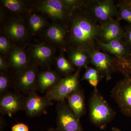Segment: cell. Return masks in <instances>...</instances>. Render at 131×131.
<instances>
[{"label":"cell","mask_w":131,"mask_h":131,"mask_svg":"<svg viewBox=\"0 0 131 131\" xmlns=\"http://www.w3.org/2000/svg\"><path fill=\"white\" fill-rule=\"evenodd\" d=\"M113 58L116 72H119L124 76H131V56L126 58L115 57H114Z\"/></svg>","instance_id":"obj_25"},{"label":"cell","mask_w":131,"mask_h":131,"mask_svg":"<svg viewBox=\"0 0 131 131\" xmlns=\"http://www.w3.org/2000/svg\"><path fill=\"white\" fill-rule=\"evenodd\" d=\"M12 45L11 40L4 35L0 36V52L2 56H8Z\"/></svg>","instance_id":"obj_27"},{"label":"cell","mask_w":131,"mask_h":131,"mask_svg":"<svg viewBox=\"0 0 131 131\" xmlns=\"http://www.w3.org/2000/svg\"><path fill=\"white\" fill-rule=\"evenodd\" d=\"M10 80L7 75L1 71L0 74V93L1 95L8 92L10 87Z\"/></svg>","instance_id":"obj_28"},{"label":"cell","mask_w":131,"mask_h":131,"mask_svg":"<svg viewBox=\"0 0 131 131\" xmlns=\"http://www.w3.org/2000/svg\"><path fill=\"white\" fill-rule=\"evenodd\" d=\"M68 59L74 68L81 70L90 63V58L87 52L80 50L67 49Z\"/></svg>","instance_id":"obj_20"},{"label":"cell","mask_w":131,"mask_h":131,"mask_svg":"<svg viewBox=\"0 0 131 131\" xmlns=\"http://www.w3.org/2000/svg\"><path fill=\"white\" fill-rule=\"evenodd\" d=\"M96 46L103 51L108 52L114 57L126 58L130 56L131 54L129 48L123 39L112 40L107 43L101 42L96 38Z\"/></svg>","instance_id":"obj_16"},{"label":"cell","mask_w":131,"mask_h":131,"mask_svg":"<svg viewBox=\"0 0 131 131\" xmlns=\"http://www.w3.org/2000/svg\"><path fill=\"white\" fill-rule=\"evenodd\" d=\"M57 121L61 131H81L80 120L68 106L65 100L58 102Z\"/></svg>","instance_id":"obj_9"},{"label":"cell","mask_w":131,"mask_h":131,"mask_svg":"<svg viewBox=\"0 0 131 131\" xmlns=\"http://www.w3.org/2000/svg\"><path fill=\"white\" fill-rule=\"evenodd\" d=\"M2 32L3 35L14 42H23L28 37L25 21L22 17L19 16L8 19L3 26Z\"/></svg>","instance_id":"obj_10"},{"label":"cell","mask_w":131,"mask_h":131,"mask_svg":"<svg viewBox=\"0 0 131 131\" xmlns=\"http://www.w3.org/2000/svg\"><path fill=\"white\" fill-rule=\"evenodd\" d=\"M63 52L61 51L56 59V66L58 73L64 77L73 74L75 71V68L66 58Z\"/></svg>","instance_id":"obj_21"},{"label":"cell","mask_w":131,"mask_h":131,"mask_svg":"<svg viewBox=\"0 0 131 131\" xmlns=\"http://www.w3.org/2000/svg\"><path fill=\"white\" fill-rule=\"evenodd\" d=\"M12 131H29V129L26 125L21 123L16 124L12 127Z\"/></svg>","instance_id":"obj_31"},{"label":"cell","mask_w":131,"mask_h":131,"mask_svg":"<svg viewBox=\"0 0 131 131\" xmlns=\"http://www.w3.org/2000/svg\"><path fill=\"white\" fill-rule=\"evenodd\" d=\"M2 5L7 9L16 13H21L28 9V2L21 0H2Z\"/></svg>","instance_id":"obj_23"},{"label":"cell","mask_w":131,"mask_h":131,"mask_svg":"<svg viewBox=\"0 0 131 131\" xmlns=\"http://www.w3.org/2000/svg\"><path fill=\"white\" fill-rule=\"evenodd\" d=\"M32 6L37 12L47 15L54 22L62 23L66 26L72 12L64 0L37 1Z\"/></svg>","instance_id":"obj_3"},{"label":"cell","mask_w":131,"mask_h":131,"mask_svg":"<svg viewBox=\"0 0 131 131\" xmlns=\"http://www.w3.org/2000/svg\"><path fill=\"white\" fill-rule=\"evenodd\" d=\"M113 131H119V130L118 129H116V128H113Z\"/></svg>","instance_id":"obj_33"},{"label":"cell","mask_w":131,"mask_h":131,"mask_svg":"<svg viewBox=\"0 0 131 131\" xmlns=\"http://www.w3.org/2000/svg\"><path fill=\"white\" fill-rule=\"evenodd\" d=\"M26 98L20 93L8 91L1 95L0 111L3 115L11 116L18 112L25 110Z\"/></svg>","instance_id":"obj_11"},{"label":"cell","mask_w":131,"mask_h":131,"mask_svg":"<svg viewBox=\"0 0 131 131\" xmlns=\"http://www.w3.org/2000/svg\"><path fill=\"white\" fill-rule=\"evenodd\" d=\"M46 23L43 16L36 14L30 15L27 20L28 28L33 35L41 32L45 27Z\"/></svg>","instance_id":"obj_22"},{"label":"cell","mask_w":131,"mask_h":131,"mask_svg":"<svg viewBox=\"0 0 131 131\" xmlns=\"http://www.w3.org/2000/svg\"><path fill=\"white\" fill-rule=\"evenodd\" d=\"M10 67L5 58L2 56H0V70L3 72H6Z\"/></svg>","instance_id":"obj_30"},{"label":"cell","mask_w":131,"mask_h":131,"mask_svg":"<svg viewBox=\"0 0 131 131\" xmlns=\"http://www.w3.org/2000/svg\"><path fill=\"white\" fill-rule=\"evenodd\" d=\"M67 32L66 25L53 21L46 28L44 35L47 41L64 52L67 51Z\"/></svg>","instance_id":"obj_12"},{"label":"cell","mask_w":131,"mask_h":131,"mask_svg":"<svg viewBox=\"0 0 131 131\" xmlns=\"http://www.w3.org/2000/svg\"><path fill=\"white\" fill-rule=\"evenodd\" d=\"M119 1L131 8V0H121Z\"/></svg>","instance_id":"obj_32"},{"label":"cell","mask_w":131,"mask_h":131,"mask_svg":"<svg viewBox=\"0 0 131 131\" xmlns=\"http://www.w3.org/2000/svg\"><path fill=\"white\" fill-rule=\"evenodd\" d=\"M62 78L58 72L51 70L46 69L38 72L37 80L38 89L42 93L47 92L57 85Z\"/></svg>","instance_id":"obj_17"},{"label":"cell","mask_w":131,"mask_h":131,"mask_svg":"<svg viewBox=\"0 0 131 131\" xmlns=\"http://www.w3.org/2000/svg\"><path fill=\"white\" fill-rule=\"evenodd\" d=\"M90 58V63L98 70L103 78L107 81L112 78V75L116 72L113 57L105 51H101L96 46L92 47L86 51Z\"/></svg>","instance_id":"obj_8"},{"label":"cell","mask_w":131,"mask_h":131,"mask_svg":"<svg viewBox=\"0 0 131 131\" xmlns=\"http://www.w3.org/2000/svg\"><path fill=\"white\" fill-rule=\"evenodd\" d=\"M118 8V13L116 19L119 21L125 20L131 25V8L122 3L118 1L117 5Z\"/></svg>","instance_id":"obj_26"},{"label":"cell","mask_w":131,"mask_h":131,"mask_svg":"<svg viewBox=\"0 0 131 131\" xmlns=\"http://www.w3.org/2000/svg\"><path fill=\"white\" fill-rule=\"evenodd\" d=\"M66 99L68 106L80 120L86 111L85 97L83 90L80 88L70 95Z\"/></svg>","instance_id":"obj_18"},{"label":"cell","mask_w":131,"mask_h":131,"mask_svg":"<svg viewBox=\"0 0 131 131\" xmlns=\"http://www.w3.org/2000/svg\"><path fill=\"white\" fill-rule=\"evenodd\" d=\"M124 33L123 39L129 48L131 54V25L126 26L124 28Z\"/></svg>","instance_id":"obj_29"},{"label":"cell","mask_w":131,"mask_h":131,"mask_svg":"<svg viewBox=\"0 0 131 131\" xmlns=\"http://www.w3.org/2000/svg\"><path fill=\"white\" fill-rule=\"evenodd\" d=\"M119 21L117 19H112L105 24L99 25V35L97 39L104 43L123 39L124 28H122Z\"/></svg>","instance_id":"obj_15"},{"label":"cell","mask_w":131,"mask_h":131,"mask_svg":"<svg viewBox=\"0 0 131 131\" xmlns=\"http://www.w3.org/2000/svg\"><path fill=\"white\" fill-rule=\"evenodd\" d=\"M48 131H56L55 130H54V129H50V130H49Z\"/></svg>","instance_id":"obj_34"},{"label":"cell","mask_w":131,"mask_h":131,"mask_svg":"<svg viewBox=\"0 0 131 131\" xmlns=\"http://www.w3.org/2000/svg\"><path fill=\"white\" fill-rule=\"evenodd\" d=\"M31 59L43 68H48L55 56V50L50 44L42 43L32 46L30 51Z\"/></svg>","instance_id":"obj_13"},{"label":"cell","mask_w":131,"mask_h":131,"mask_svg":"<svg viewBox=\"0 0 131 131\" xmlns=\"http://www.w3.org/2000/svg\"><path fill=\"white\" fill-rule=\"evenodd\" d=\"M111 96L126 116L131 117V76H125L111 91Z\"/></svg>","instance_id":"obj_7"},{"label":"cell","mask_w":131,"mask_h":131,"mask_svg":"<svg viewBox=\"0 0 131 131\" xmlns=\"http://www.w3.org/2000/svg\"><path fill=\"white\" fill-rule=\"evenodd\" d=\"M38 65L30 64L23 69L15 71L12 84L16 91L28 95L38 89Z\"/></svg>","instance_id":"obj_5"},{"label":"cell","mask_w":131,"mask_h":131,"mask_svg":"<svg viewBox=\"0 0 131 131\" xmlns=\"http://www.w3.org/2000/svg\"><path fill=\"white\" fill-rule=\"evenodd\" d=\"M80 70H77L75 73L64 77L55 86L46 92L45 96L50 100L58 102L65 100L70 95L80 88Z\"/></svg>","instance_id":"obj_6"},{"label":"cell","mask_w":131,"mask_h":131,"mask_svg":"<svg viewBox=\"0 0 131 131\" xmlns=\"http://www.w3.org/2000/svg\"><path fill=\"white\" fill-rule=\"evenodd\" d=\"M10 67L15 71L21 70L30 64V58L21 47L13 46L8 55Z\"/></svg>","instance_id":"obj_19"},{"label":"cell","mask_w":131,"mask_h":131,"mask_svg":"<svg viewBox=\"0 0 131 131\" xmlns=\"http://www.w3.org/2000/svg\"><path fill=\"white\" fill-rule=\"evenodd\" d=\"M85 69V73L80 81H88L94 89L97 88L98 83L103 79V77L95 68L87 66Z\"/></svg>","instance_id":"obj_24"},{"label":"cell","mask_w":131,"mask_h":131,"mask_svg":"<svg viewBox=\"0 0 131 131\" xmlns=\"http://www.w3.org/2000/svg\"><path fill=\"white\" fill-rule=\"evenodd\" d=\"M82 6L99 25L105 24L116 17L118 13V7L113 0H86L83 1Z\"/></svg>","instance_id":"obj_4"},{"label":"cell","mask_w":131,"mask_h":131,"mask_svg":"<svg viewBox=\"0 0 131 131\" xmlns=\"http://www.w3.org/2000/svg\"><path fill=\"white\" fill-rule=\"evenodd\" d=\"M83 2L73 9L67 24V49L86 51L96 46L95 40L99 36L100 25L84 9Z\"/></svg>","instance_id":"obj_1"},{"label":"cell","mask_w":131,"mask_h":131,"mask_svg":"<svg viewBox=\"0 0 131 131\" xmlns=\"http://www.w3.org/2000/svg\"><path fill=\"white\" fill-rule=\"evenodd\" d=\"M52 105L51 101L46 96H39L34 91L28 94L26 98L25 110L28 117H37L46 114L47 108Z\"/></svg>","instance_id":"obj_14"},{"label":"cell","mask_w":131,"mask_h":131,"mask_svg":"<svg viewBox=\"0 0 131 131\" xmlns=\"http://www.w3.org/2000/svg\"><path fill=\"white\" fill-rule=\"evenodd\" d=\"M89 114L91 121L101 126L111 121L116 114L97 88L94 89L90 99Z\"/></svg>","instance_id":"obj_2"}]
</instances>
